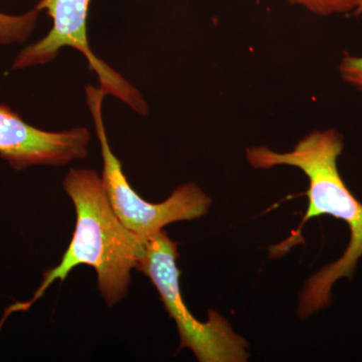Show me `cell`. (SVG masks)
<instances>
[{
    "label": "cell",
    "mask_w": 362,
    "mask_h": 362,
    "mask_svg": "<svg viewBox=\"0 0 362 362\" xmlns=\"http://www.w3.org/2000/svg\"><path fill=\"white\" fill-rule=\"evenodd\" d=\"M343 146L342 135L337 130L327 129L312 131L289 152L280 153L266 146L247 149V159L252 168L293 166L308 177V209L294 237L307 221L320 216H333L349 226V244L341 258L306 281L298 306L301 319L329 306L332 286L339 279L351 278L362 257V204L350 192L337 168Z\"/></svg>",
    "instance_id": "cell-1"
},
{
    "label": "cell",
    "mask_w": 362,
    "mask_h": 362,
    "mask_svg": "<svg viewBox=\"0 0 362 362\" xmlns=\"http://www.w3.org/2000/svg\"><path fill=\"white\" fill-rule=\"evenodd\" d=\"M76 209L75 232L63 258L45 272L32 300L18 303L8 313L28 310L56 281L64 282L76 267L87 265L97 273L98 288L105 303L113 307L127 296L131 273L138 268L146 244L121 223L114 213L102 183L92 169L73 168L63 181Z\"/></svg>",
    "instance_id": "cell-2"
},
{
    "label": "cell",
    "mask_w": 362,
    "mask_h": 362,
    "mask_svg": "<svg viewBox=\"0 0 362 362\" xmlns=\"http://www.w3.org/2000/svg\"><path fill=\"white\" fill-rule=\"evenodd\" d=\"M177 259V244L162 230L146 243L137 270L156 286L164 308L175 320L180 349L192 350L201 362L247 361L249 343L233 331L225 317L209 310L206 322H202L188 310L181 297Z\"/></svg>",
    "instance_id": "cell-3"
},
{
    "label": "cell",
    "mask_w": 362,
    "mask_h": 362,
    "mask_svg": "<svg viewBox=\"0 0 362 362\" xmlns=\"http://www.w3.org/2000/svg\"><path fill=\"white\" fill-rule=\"evenodd\" d=\"M86 94L101 145L102 183L112 209L121 223L146 244L163 230L164 226L206 216L211 199L195 183H185L176 188L170 197L160 204L146 202L135 192L124 173L122 162L112 151L107 137L102 111L106 93L100 88L88 86Z\"/></svg>",
    "instance_id": "cell-4"
},
{
    "label": "cell",
    "mask_w": 362,
    "mask_h": 362,
    "mask_svg": "<svg viewBox=\"0 0 362 362\" xmlns=\"http://www.w3.org/2000/svg\"><path fill=\"white\" fill-rule=\"evenodd\" d=\"M90 0H40L37 11H45L51 16L52 28L39 42L26 47L16 57L13 69L45 65L54 61L63 47H70L84 54L90 70L99 78L100 88L107 95H113L130 108L145 116L148 106L137 90L98 58L90 47L87 21Z\"/></svg>",
    "instance_id": "cell-5"
},
{
    "label": "cell",
    "mask_w": 362,
    "mask_h": 362,
    "mask_svg": "<svg viewBox=\"0 0 362 362\" xmlns=\"http://www.w3.org/2000/svg\"><path fill=\"white\" fill-rule=\"evenodd\" d=\"M90 141V132L84 127L64 132L37 129L6 105H0V156L16 170L84 159Z\"/></svg>",
    "instance_id": "cell-6"
},
{
    "label": "cell",
    "mask_w": 362,
    "mask_h": 362,
    "mask_svg": "<svg viewBox=\"0 0 362 362\" xmlns=\"http://www.w3.org/2000/svg\"><path fill=\"white\" fill-rule=\"evenodd\" d=\"M39 11L33 9L23 16L0 13V44L23 42L35 30Z\"/></svg>",
    "instance_id": "cell-7"
},
{
    "label": "cell",
    "mask_w": 362,
    "mask_h": 362,
    "mask_svg": "<svg viewBox=\"0 0 362 362\" xmlns=\"http://www.w3.org/2000/svg\"><path fill=\"white\" fill-rule=\"evenodd\" d=\"M293 6L302 7L319 16L335 14H362V0H287Z\"/></svg>",
    "instance_id": "cell-8"
},
{
    "label": "cell",
    "mask_w": 362,
    "mask_h": 362,
    "mask_svg": "<svg viewBox=\"0 0 362 362\" xmlns=\"http://www.w3.org/2000/svg\"><path fill=\"white\" fill-rule=\"evenodd\" d=\"M339 73L346 84L362 92V57L345 52L339 64Z\"/></svg>",
    "instance_id": "cell-9"
}]
</instances>
